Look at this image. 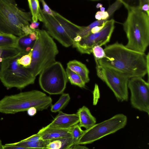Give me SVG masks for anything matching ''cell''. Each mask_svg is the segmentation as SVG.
I'll use <instances>...</instances> for the list:
<instances>
[{
	"label": "cell",
	"mask_w": 149,
	"mask_h": 149,
	"mask_svg": "<svg viewBox=\"0 0 149 149\" xmlns=\"http://www.w3.org/2000/svg\"><path fill=\"white\" fill-rule=\"evenodd\" d=\"M106 57L97 62L101 67L115 70L130 79L146 74L149 82V53L130 49L118 42L104 49Z\"/></svg>",
	"instance_id": "6da1fadb"
},
{
	"label": "cell",
	"mask_w": 149,
	"mask_h": 149,
	"mask_svg": "<svg viewBox=\"0 0 149 149\" xmlns=\"http://www.w3.org/2000/svg\"><path fill=\"white\" fill-rule=\"evenodd\" d=\"M128 11L123 27L128 40L125 47L137 52L145 53L149 45V15L138 6L130 5L121 0Z\"/></svg>",
	"instance_id": "7a4b0ae2"
},
{
	"label": "cell",
	"mask_w": 149,
	"mask_h": 149,
	"mask_svg": "<svg viewBox=\"0 0 149 149\" xmlns=\"http://www.w3.org/2000/svg\"><path fill=\"white\" fill-rule=\"evenodd\" d=\"M52 99L45 93L36 90L22 92L5 96L0 100V112L15 114L27 111L34 107L37 111L47 109L52 105Z\"/></svg>",
	"instance_id": "3957f363"
},
{
	"label": "cell",
	"mask_w": 149,
	"mask_h": 149,
	"mask_svg": "<svg viewBox=\"0 0 149 149\" xmlns=\"http://www.w3.org/2000/svg\"><path fill=\"white\" fill-rule=\"evenodd\" d=\"M36 38L32 48V60L26 68L35 77L55 62L58 50L56 43L47 31L35 29Z\"/></svg>",
	"instance_id": "277c9868"
},
{
	"label": "cell",
	"mask_w": 149,
	"mask_h": 149,
	"mask_svg": "<svg viewBox=\"0 0 149 149\" xmlns=\"http://www.w3.org/2000/svg\"><path fill=\"white\" fill-rule=\"evenodd\" d=\"M32 22L30 12L20 9L15 0H0V33L22 37L23 28Z\"/></svg>",
	"instance_id": "5b68a950"
},
{
	"label": "cell",
	"mask_w": 149,
	"mask_h": 149,
	"mask_svg": "<svg viewBox=\"0 0 149 149\" xmlns=\"http://www.w3.org/2000/svg\"><path fill=\"white\" fill-rule=\"evenodd\" d=\"M42 22L49 34L65 47L72 45L82 26L77 25L53 10L52 16L41 10Z\"/></svg>",
	"instance_id": "8992f818"
},
{
	"label": "cell",
	"mask_w": 149,
	"mask_h": 149,
	"mask_svg": "<svg viewBox=\"0 0 149 149\" xmlns=\"http://www.w3.org/2000/svg\"><path fill=\"white\" fill-rule=\"evenodd\" d=\"M19 56L3 61L0 70V80L8 88L22 89L34 83L36 77L17 62Z\"/></svg>",
	"instance_id": "52a82bcc"
},
{
	"label": "cell",
	"mask_w": 149,
	"mask_h": 149,
	"mask_svg": "<svg viewBox=\"0 0 149 149\" xmlns=\"http://www.w3.org/2000/svg\"><path fill=\"white\" fill-rule=\"evenodd\" d=\"M127 122V116L122 113L117 114L111 118L95 124L84 130L76 144L91 143L104 137L114 133L125 127Z\"/></svg>",
	"instance_id": "ba28073f"
},
{
	"label": "cell",
	"mask_w": 149,
	"mask_h": 149,
	"mask_svg": "<svg viewBox=\"0 0 149 149\" xmlns=\"http://www.w3.org/2000/svg\"><path fill=\"white\" fill-rule=\"evenodd\" d=\"M39 82L41 89L50 95L62 94L68 81L65 71L61 63L55 61L40 73Z\"/></svg>",
	"instance_id": "9c48e42d"
},
{
	"label": "cell",
	"mask_w": 149,
	"mask_h": 149,
	"mask_svg": "<svg viewBox=\"0 0 149 149\" xmlns=\"http://www.w3.org/2000/svg\"><path fill=\"white\" fill-rule=\"evenodd\" d=\"M96 65L97 76L106 83L118 100L127 101L130 79L115 70L101 67L97 63H96Z\"/></svg>",
	"instance_id": "30bf717a"
},
{
	"label": "cell",
	"mask_w": 149,
	"mask_h": 149,
	"mask_svg": "<svg viewBox=\"0 0 149 149\" xmlns=\"http://www.w3.org/2000/svg\"><path fill=\"white\" fill-rule=\"evenodd\" d=\"M115 21L113 19L106 22L103 28L99 32L91 33L82 38L78 42H73L72 46L82 54H90L93 48L96 46L101 47L109 42L114 29Z\"/></svg>",
	"instance_id": "8fae6325"
},
{
	"label": "cell",
	"mask_w": 149,
	"mask_h": 149,
	"mask_svg": "<svg viewBox=\"0 0 149 149\" xmlns=\"http://www.w3.org/2000/svg\"><path fill=\"white\" fill-rule=\"evenodd\" d=\"M128 87L131 92L132 106L149 114V84L142 77H135L129 79Z\"/></svg>",
	"instance_id": "7c38bea8"
},
{
	"label": "cell",
	"mask_w": 149,
	"mask_h": 149,
	"mask_svg": "<svg viewBox=\"0 0 149 149\" xmlns=\"http://www.w3.org/2000/svg\"><path fill=\"white\" fill-rule=\"evenodd\" d=\"M79 123V117L77 114H68L61 111L47 127L61 129H69Z\"/></svg>",
	"instance_id": "4fadbf2b"
},
{
	"label": "cell",
	"mask_w": 149,
	"mask_h": 149,
	"mask_svg": "<svg viewBox=\"0 0 149 149\" xmlns=\"http://www.w3.org/2000/svg\"><path fill=\"white\" fill-rule=\"evenodd\" d=\"M71 128L67 130L49 127L46 126L40 130L38 133L41 139L44 140L70 137H72Z\"/></svg>",
	"instance_id": "5bb4252c"
},
{
	"label": "cell",
	"mask_w": 149,
	"mask_h": 149,
	"mask_svg": "<svg viewBox=\"0 0 149 149\" xmlns=\"http://www.w3.org/2000/svg\"><path fill=\"white\" fill-rule=\"evenodd\" d=\"M79 119L78 124L81 127L88 130L95 125L96 122V118L91 114L89 109L84 106L77 110V113Z\"/></svg>",
	"instance_id": "9a60e30c"
},
{
	"label": "cell",
	"mask_w": 149,
	"mask_h": 149,
	"mask_svg": "<svg viewBox=\"0 0 149 149\" xmlns=\"http://www.w3.org/2000/svg\"><path fill=\"white\" fill-rule=\"evenodd\" d=\"M67 68L80 76L86 84L90 81L89 70L81 62L76 60L70 61L67 64Z\"/></svg>",
	"instance_id": "2e32d148"
},
{
	"label": "cell",
	"mask_w": 149,
	"mask_h": 149,
	"mask_svg": "<svg viewBox=\"0 0 149 149\" xmlns=\"http://www.w3.org/2000/svg\"><path fill=\"white\" fill-rule=\"evenodd\" d=\"M74 145L72 137L60 138L49 140L43 149H71Z\"/></svg>",
	"instance_id": "e0dca14e"
},
{
	"label": "cell",
	"mask_w": 149,
	"mask_h": 149,
	"mask_svg": "<svg viewBox=\"0 0 149 149\" xmlns=\"http://www.w3.org/2000/svg\"><path fill=\"white\" fill-rule=\"evenodd\" d=\"M122 4L121 0L116 1L109 6L107 11H97L95 14V17L97 20H108L110 17Z\"/></svg>",
	"instance_id": "ac0fdd59"
},
{
	"label": "cell",
	"mask_w": 149,
	"mask_h": 149,
	"mask_svg": "<svg viewBox=\"0 0 149 149\" xmlns=\"http://www.w3.org/2000/svg\"><path fill=\"white\" fill-rule=\"evenodd\" d=\"M18 38L12 34L0 33V47L17 48Z\"/></svg>",
	"instance_id": "d6986e66"
},
{
	"label": "cell",
	"mask_w": 149,
	"mask_h": 149,
	"mask_svg": "<svg viewBox=\"0 0 149 149\" xmlns=\"http://www.w3.org/2000/svg\"><path fill=\"white\" fill-rule=\"evenodd\" d=\"M22 55L19 50L16 48L0 47V67L5 60L13 58Z\"/></svg>",
	"instance_id": "ffe728a7"
},
{
	"label": "cell",
	"mask_w": 149,
	"mask_h": 149,
	"mask_svg": "<svg viewBox=\"0 0 149 149\" xmlns=\"http://www.w3.org/2000/svg\"><path fill=\"white\" fill-rule=\"evenodd\" d=\"M28 5L31 15L32 22H37L39 20L42 22V18L41 14V9L39 1L38 0H29Z\"/></svg>",
	"instance_id": "44dd1931"
},
{
	"label": "cell",
	"mask_w": 149,
	"mask_h": 149,
	"mask_svg": "<svg viewBox=\"0 0 149 149\" xmlns=\"http://www.w3.org/2000/svg\"><path fill=\"white\" fill-rule=\"evenodd\" d=\"M48 141L49 140H41L38 141H26L24 139L12 143L17 146L27 148H46Z\"/></svg>",
	"instance_id": "7402d4cb"
},
{
	"label": "cell",
	"mask_w": 149,
	"mask_h": 149,
	"mask_svg": "<svg viewBox=\"0 0 149 149\" xmlns=\"http://www.w3.org/2000/svg\"><path fill=\"white\" fill-rule=\"evenodd\" d=\"M34 42L30 39L29 35H25L19 37L17 49L19 50L22 56L26 54V50L27 48H32Z\"/></svg>",
	"instance_id": "603a6c76"
},
{
	"label": "cell",
	"mask_w": 149,
	"mask_h": 149,
	"mask_svg": "<svg viewBox=\"0 0 149 149\" xmlns=\"http://www.w3.org/2000/svg\"><path fill=\"white\" fill-rule=\"evenodd\" d=\"M65 72L67 78L72 85L81 88L85 87L86 83L80 76L68 68H67Z\"/></svg>",
	"instance_id": "cb8c5ba5"
},
{
	"label": "cell",
	"mask_w": 149,
	"mask_h": 149,
	"mask_svg": "<svg viewBox=\"0 0 149 149\" xmlns=\"http://www.w3.org/2000/svg\"><path fill=\"white\" fill-rule=\"evenodd\" d=\"M59 99L51 106V111L54 113L59 112L68 104L70 100V97L68 93H63Z\"/></svg>",
	"instance_id": "d4e9b609"
},
{
	"label": "cell",
	"mask_w": 149,
	"mask_h": 149,
	"mask_svg": "<svg viewBox=\"0 0 149 149\" xmlns=\"http://www.w3.org/2000/svg\"><path fill=\"white\" fill-rule=\"evenodd\" d=\"M107 20H97L86 26H82L77 35L80 36L82 38L85 37L90 34L91 29L96 26L102 25L105 23Z\"/></svg>",
	"instance_id": "484cf974"
},
{
	"label": "cell",
	"mask_w": 149,
	"mask_h": 149,
	"mask_svg": "<svg viewBox=\"0 0 149 149\" xmlns=\"http://www.w3.org/2000/svg\"><path fill=\"white\" fill-rule=\"evenodd\" d=\"M32 55V49L28 54L19 57L17 59V63L19 65L24 68H28L31 63Z\"/></svg>",
	"instance_id": "4316f807"
},
{
	"label": "cell",
	"mask_w": 149,
	"mask_h": 149,
	"mask_svg": "<svg viewBox=\"0 0 149 149\" xmlns=\"http://www.w3.org/2000/svg\"><path fill=\"white\" fill-rule=\"evenodd\" d=\"M84 132V130H82L78 124L75 125L71 128L72 137L75 145Z\"/></svg>",
	"instance_id": "83f0119b"
},
{
	"label": "cell",
	"mask_w": 149,
	"mask_h": 149,
	"mask_svg": "<svg viewBox=\"0 0 149 149\" xmlns=\"http://www.w3.org/2000/svg\"><path fill=\"white\" fill-rule=\"evenodd\" d=\"M92 53L93 55L95 61L106 57L104 49L99 46H95L93 48Z\"/></svg>",
	"instance_id": "f1b7e54d"
},
{
	"label": "cell",
	"mask_w": 149,
	"mask_h": 149,
	"mask_svg": "<svg viewBox=\"0 0 149 149\" xmlns=\"http://www.w3.org/2000/svg\"><path fill=\"white\" fill-rule=\"evenodd\" d=\"M138 7L140 10L146 12L149 15V0H139Z\"/></svg>",
	"instance_id": "f546056e"
},
{
	"label": "cell",
	"mask_w": 149,
	"mask_h": 149,
	"mask_svg": "<svg viewBox=\"0 0 149 149\" xmlns=\"http://www.w3.org/2000/svg\"><path fill=\"white\" fill-rule=\"evenodd\" d=\"M1 149H43L41 148H31L17 146L12 143L6 144L2 145Z\"/></svg>",
	"instance_id": "4dcf8cb0"
},
{
	"label": "cell",
	"mask_w": 149,
	"mask_h": 149,
	"mask_svg": "<svg viewBox=\"0 0 149 149\" xmlns=\"http://www.w3.org/2000/svg\"><path fill=\"white\" fill-rule=\"evenodd\" d=\"M40 1L43 7L42 12L46 14L52 16L53 10L49 8L44 0H41Z\"/></svg>",
	"instance_id": "1f68e13d"
},
{
	"label": "cell",
	"mask_w": 149,
	"mask_h": 149,
	"mask_svg": "<svg viewBox=\"0 0 149 149\" xmlns=\"http://www.w3.org/2000/svg\"><path fill=\"white\" fill-rule=\"evenodd\" d=\"M98 86L96 84L95 85V88L93 92V102L94 105L97 104V101L100 96V93Z\"/></svg>",
	"instance_id": "d6a6232c"
},
{
	"label": "cell",
	"mask_w": 149,
	"mask_h": 149,
	"mask_svg": "<svg viewBox=\"0 0 149 149\" xmlns=\"http://www.w3.org/2000/svg\"><path fill=\"white\" fill-rule=\"evenodd\" d=\"M24 139L26 141H37L42 140L40 135L37 133L25 139Z\"/></svg>",
	"instance_id": "836d02e7"
},
{
	"label": "cell",
	"mask_w": 149,
	"mask_h": 149,
	"mask_svg": "<svg viewBox=\"0 0 149 149\" xmlns=\"http://www.w3.org/2000/svg\"><path fill=\"white\" fill-rule=\"evenodd\" d=\"M22 30L26 35H29L30 33L35 31V29H31L30 27L29 26H24Z\"/></svg>",
	"instance_id": "e575fe53"
},
{
	"label": "cell",
	"mask_w": 149,
	"mask_h": 149,
	"mask_svg": "<svg viewBox=\"0 0 149 149\" xmlns=\"http://www.w3.org/2000/svg\"><path fill=\"white\" fill-rule=\"evenodd\" d=\"M105 22L101 26H96L94 27L91 29L90 34L95 33L99 32L103 28Z\"/></svg>",
	"instance_id": "d590c367"
},
{
	"label": "cell",
	"mask_w": 149,
	"mask_h": 149,
	"mask_svg": "<svg viewBox=\"0 0 149 149\" xmlns=\"http://www.w3.org/2000/svg\"><path fill=\"white\" fill-rule=\"evenodd\" d=\"M37 109L34 107H31L27 111L28 114L30 116H32L36 113Z\"/></svg>",
	"instance_id": "8d00e7d4"
},
{
	"label": "cell",
	"mask_w": 149,
	"mask_h": 149,
	"mask_svg": "<svg viewBox=\"0 0 149 149\" xmlns=\"http://www.w3.org/2000/svg\"><path fill=\"white\" fill-rule=\"evenodd\" d=\"M39 25V23L38 22H32L30 24L29 26L31 29H35L38 27Z\"/></svg>",
	"instance_id": "74e56055"
},
{
	"label": "cell",
	"mask_w": 149,
	"mask_h": 149,
	"mask_svg": "<svg viewBox=\"0 0 149 149\" xmlns=\"http://www.w3.org/2000/svg\"><path fill=\"white\" fill-rule=\"evenodd\" d=\"M71 149H89L87 147L80 145L79 144L74 145Z\"/></svg>",
	"instance_id": "f35d334b"
},
{
	"label": "cell",
	"mask_w": 149,
	"mask_h": 149,
	"mask_svg": "<svg viewBox=\"0 0 149 149\" xmlns=\"http://www.w3.org/2000/svg\"><path fill=\"white\" fill-rule=\"evenodd\" d=\"M29 37L32 41L35 40L36 38V35L35 31L30 33L29 35Z\"/></svg>",
	"instance_id": "ab89813d"
},
{
	"label": "cell",
	"mask_w": 149,
	"mask_h": 149,
	"mask_svg": "<svg viewBox=\"0 0 149 149\" xmlns=\"http://www.w3.org/2000/svg\"><path fill=\"white\" fill-rule=\"evenodd\" d=\"M82 38L79 35H77L75 37L74 39V42H79L81 40Z\"/></svg>",
	"instance_id": "60d3db41"
},
{
	"label": "cell",
	"mask_w": 149,
	"mask_h": 149,
	"mask_svg": "<svg viewBox=\"0 0 149 149\" xmlns=\"http://www.w3.org/2000/svg\"><path fill=\"white\" fill-rule=\"evenodd\" d=\"M97 7V8H98L99 7H102V4H101L100 3H98L97 6H96Z\"/></svg>",
	"instance_id": "b9f144b4"
},
{
	"label": "cell",
	"mask_w": 149,
	"mask_h": 149,
	"mask_svg": "<svg viewBox=\"0 0 149 149\" xmlns=\"http://www.w3.org/2000/svg\"><path fill=\"white\" fill-rule=\"evenodd\" d=\"M100 9H101L100 11H101L104 12V11H105V10H104L105 8L104 7H101Z\"/></svg>",
	"instance_id": "7bdbcfd3"
},
{
	"label": "cell",
	"mask_w": 149,
	"mask_h": 149,
	"mask_svg": "<svg viewBox=\"0 0 149 149\" xmlns=\"http://www.w3.org/2000/svg\"><path fill=\"white\" fill-rule=\"evenodd\" d=\"M1 67H0V70Z\"/></svg>",
	"instance_id": "ee69618b"
}]
</instances>
